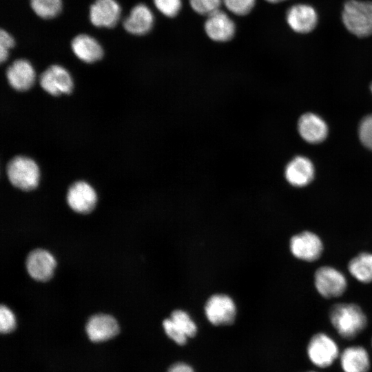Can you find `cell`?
I'll return each mask as SVG.
<instances>
[{
	"instance_id": "obj_15",
	"label": "cell",
	"mask_w": 372,
	"mask_h": 372,
	"mask_svg": "<svg viewBox=\"0 0 372 372\" xmlns=\"http://www.w3.org/2000/svg\"><path fill=\"white\" fill-rule=\"evenodd\" d=\"M85 331L91 341L98 342L116 336L119 332V327L114 318L99 313L92 316L88 320Z\"/></svg>"
},
{
	"instance_id": "obj_27",
	"label": "cell",
	"mask_w": 372,
	"mask_h": 372,
	"mask_svg": "<svg viewBox=\"0 0 372 372\" xmlns=\"http://www.w3.org/2000/svg\"><path fill=\"white\" fill-rule=\"evenodd\" d=\"M163 326L166 334L176 343L180 345L186 343L187 336L178 327L171 318L164 320Z\"/></svg>"
},
{
	"instance_id": "obj_26",
	"label": "cell",
	"mask_w": 372,
	"mask_h": 372,
	"mask_svg": "<svg viewBox=\"0 0 372 372\" xmlns=\"http://www.w3.org/2000/svg\"><path fill=\"white\" fill-rule=\"evenodd\" d=\"M156 9L164 16L174 17L180 12L182 0H153Z\"/></svg>"
},
{
	"instance_id": "obj_7",
	"label": "cell",
	"mask_w": 372,
	"mask_h": 372,
	"mask_svg": "<svg viewBox=\"0 0 372 372\" xmlns=\"http://www.w3.org/2000/svg\"><path fill=\"white\" fill-rule=\"evenodd\" d=\"M286 21L293 32L307 34L316 28L318 22V15L316 9L311 5L297 3L287 10Z\"/></svg>"
},
{
	"instance_id": "obj_12",
	"label": "cell",
	"mask_w": 372,
	"mask_h": 372,
	"mask_svg": "<svg viewBox=\"0 0 372 372\" xmlns=\"http://www.w3.org/2000/svg\"><path fill=\"white\" fill-rule=\"evenodd\" d=\"M97 200L95 190L85 181L73 183L67 193V202L70 208L80 214H87L94 207Z\"/></svg>"
},
{
	"instance_id": "obj_11",
	"label": "cell",
	"mask_w": 372,
	"mask_h": 372,
	"mask_svg": "<svg viewBox=\"0 0 372 372\" xmlns=\"http://www.w3.org/2000/svg\"><path fill=\"white\" fill-rule=\"evenodd\" d=\"M204 29L209 39L217 42L231 40L236 32V25L230 17L218 10L207 16Z\"/></svg>"
},
{
	"instance_id": "obj_22",
	"label": "cell",
	"mask_w": 372,
	"mask_h": 372,
	"mask_svg": "<svg viewBox=\"0 0 372 372\" xmlns=\"http://www.w3.org/2000/svg\"><path fill=\"white\" fill-rule=\"evenodd\" d=\"M30 4L33 12L43 19L56 17L62 9V0H30Z\"/></svg>"
},
{
	"instance_id": "obj_6",
	"label": "cell",
	"mask_w": 372,
	"mask_h": 372,
	"mask_svg": "<svg viewBox=\"0 0 372 372\" xmlns=\"http://www.w3.org/2000/svg\"><path fill=\"white\" fill-rule=\"evenodd\" d=\"M205 312L208 320L214 325L231 324L236 309L233 300L225 294L211 296L206 302Z\"/></svg>"
},
{
	"instance_id": "obj_5",
	"label": "cell",
	"mask_w": 372,
	"mask_h": 372,
	"mask_svg": "<svg viewBox=\"0 0 372 372\" xmlns=\"http://www.w3.org/2000/svg\"><path fill=\"white\" fill-rule=\"evenodd\" d=\"M314 280L317 291L324 298L340 296L347 288V280L344 274L331 267L324 266L318 269Z\"/></svg>"
},
{
	"instance_id": "obj_4",
	"label": "cell",
	"mask_w": 372,
	"mask_h": 372,
	"mask_svg": "<svg viewBox=\"0 0 372 372\" xmlns=\"http://www.w3.org/2000/svg\"><path fill=\"white\" fill-rule=\"evenodd\" d=\"M340 354L335 341L324 333L313 335L307 347L308 359L318 368L329 367L339 358Z\"/></svg>"
},
{
	"instance_id": "obj_34",
	"label": "cell",
	"mask_w": 372,
	"mask_h": 372,
	"mask_svg": "<svg viewBox=\"0 0 372 372\" xmlns=\"http://www.w3.org/2000/svg\"><path fill=\"white\" fill-rule=\"evenodd\" d=\"M309 372H316V371H309Z\"/></svg>"
},
{
	"instance_id": "obj_25",
	"label": "cell",
	"mask_w": 372,
	"mask_h": 372,
	"mask_svg": "<svg viewBox=\"0 0 372 372\" xmlns=\"http://www.w3.org/2000/svg\"><path fill=\"white\" fill-rule=\"evenodd\" d=\"M223 0H189L191 8L201 15H209L220 10Z\"/></svg>"
},
{
	"instance_id": "obj_1",
	"label": "cell",
	"mask_w": 372,
	"mask_h": 372,
	"mask_svg": "<svg viewBox=\"0 0 372 372\" xmlns=\"http://www.w3.org/2000/svg\"><path fill=\"white\" fill-rule=\"evenodd\" d=\"M330 321L338 333L344 339H353L366 326L367 319L361 308L353 303L334 305L330 311Z\"/></svg>"
},
{
	"instance_id": "obj_32",
	"label": "cell",
	"mask_w": 372,
	"mask_h": 372,
	"mask_svg": "<svg viewBox=\"0 0 372 372\" xmlns=\"http://www.w3.org/2000/svg\"><path fill=\"white\" fill-rule=\"evenodd\" d=\"M269 3H280V2H282V1H285L287 0H265Z\"/></svg>"
},
{
	"instance_id": "obj_29",
	"label": "cell",
	"mask_w": 372,
	"mask_h": 372,
	"mask_svg": "<svg viewBox=\"0 0 372 372\" xmlns=\"http://www.w3.org/2000/svg\"><path fill=\"white\" fill-rule=\"evenodd\" d=\"M359 136L362 143L372 149V115L367 116L360 123Z\"/></svg>"
},
{
	"instance_id": "obj_24",
	"label": "cell",
	"mask_w": 372,
	"mask_h": 372,
	"mask_svg": "<svg viewBox=\"0 0 372 372\" xmlns=\"http://www.w3.org/2000/svg\"><path fill=\"white\" fill-rule=\"evenodd\" d=\"M256 1V0H223V3L231 13L244 16L252 10Z\"/></svg>"
},
{
	"instance_id": "obj_14",
	"label": "cell",
	"mask_w": 372,
	"mask_h": 372,
	"mask_svg": "<svg viewBox=\"0 0 372 372\" xmlns=\"http://www.w3.org/2000/svg\"><path fill=\"white\" fill-rule=\"evenodd\" d=\"M154 23V16L152 10L144 3H138L131 9L123 25L128 33L142 36L152 30Z\"/></svg>"
},
{
	"instance_id": "obj_30",
	"label": "cell",
	"mask_w": 372,
	"mask_h": 372,
	"mask_svg": "<svg viewBox=\"0 0 372 372\" xmlns=\"http://www.w3.org/2000/svg\"><path fill=\"white\" fill-rule=\"evenodd\" d=\"M15 41L12 36L6 30L0 32V61L4 62L9 56V50L14 47Z\"/></svg>"
},
{
	"instance_id": "obj_19",
	"label": "cell",
	"mask_w": 372,
	"mask_h": 372,
	"mask_svg": "<svg viewBox=\"0 0 372 372\" xmlns=\"http://www.w3.org/2000/svg\"><path fill=\"white\" fill-rule=\"evenodd\" d=\"M285 176L291 185L303 187L313 180L314 168L309 159L303 156H297L286 166Z\"/></svg>"
},
{
	"instance_id": "obj_16",
	"label": "cell",
	"mask_w": 372,
	"mask_h": 372,
	"mask_svg": "<svg viewBox=\"0 0 372 372\" xmlns=\"http://www.w3.org/2000/svg\"><path fill=\"white\" fill-rule=\"evenodd\" d=\"M6 76L9 84L18 91L29 90L34 84L35 71L29 61L15 60L7 69Z\"/></svg>"
},
{
	"instance_id": "obj_35",
	"label": "cell",
	"mask_w": 372,
	"mask_h": 372,
	"mask_svg": "<svg viewBox=\"0 0 372 372\" xmlns=\"http://www.w3.org/2000/svg\"><path fill=\"white\" fill-rule=\"evenodd\" d=\"M371 346H372V340H371Z\"/></svg>"
},
{
	"instance_id": "obj_23",
	"label": "cell",
	"mask_w": 372,
	"mask_h": 372,
	"mask_svg": "<svg viewBox=\"0 0 372 372\" xmlns=\"http://www.w3.org/2000/svg\"><path fill=\"white\" fill-rule=\"evenodd\" d=\"M170 318L187 337L196 335L197 331L196 324L185 311L175 310L172 313Z\"/></svg>"
},
{
	"instance_id": "obj_9",
	"label": "cell",
	"mask_w": 372,
	"mask_h": 372,
	"mask_svg": "<svg viewBox=\"0 0 372 372\" xmlns=\"http://www.w3.org/2000/svg\"><path fill=\"white\" fill-rule=\"evenodd\" d=\"M290 249L296 258L313 262L321 256L323 246L320 238L316 234L311 231H304L291 238Z\"/></svg>"
},
{
	"instance_id": "obj_33",
	"label": "cell",
	"mask_w": 372,
	"mask_h": 372,
	"mask_svg": "<svg viewBox=\"0 0 372 372\" xmlns=\"http://www.w3.org/2000/svg\"><path fill=\"white\" fill-rule=\"evenodd\" d=\"M371 92H372V84H371Z\"/></svg>"
},
{
	"instance_id": "obj_21",
	"label": "cell",
	"mask_w": 372,
	"mask_h": 372,
	"mask_svg": "<svg viewBox=\"0 0 372 372\" xmlns=\"http://www.w3.org/2000/svg\"><path fill=\"white\" fill-rule=\"evenodd\" d=\"M348 269L358 280L369 283L372 282V254L361 253L351 260Z\"/></svg>"
},
{
	"instance_id": "obj_3",
	"label": "cell",
	"mask_w": 372,
	"mask_h": 372,
	"mask_svg": "<svg viewBox=\"0 0 372 372\" xmlns=\"http://www.w3.org/2000/svg\"><path fill=\"white\" fill-rule=\"evenodd\" d=\"M8 178L14 187L30 191L36 188L39 180V169L37 163L25 156H16L8 164Z\"/></svg>"
},
{
	"instance_id": "obj_18",
	"label": "cell",
	"mask_w": 372,
	"mask_h": 372,
	"mask_svg": "<svg viewBox=\"0 0 372 372\" xmlns=\"http://www.w3.org/2000/svg\"><path fill=\"white\" fill-rule=\"evenodd\" d=\"M71 48L79 59L87 63L99 61L104 53L101 43L87 34H79L74 37L71 41Z\"/></svg>"
},
{
	"instance_id": "obj_17",
	"label": "cell",
	"mask_w": 372,
	"mask_h": 372,
	"mask_svg": "<svg viewBox=\"0 0 372 372\" xmlns=\"http://www.w3.org/2000/svg\"><path fill=\"white\" fill-rule=\"evenodd\" d=\"M339 360L343 372H369L371 368L369 353L360 345L345 348L340 353Z\"/></svg>"
},
{
	"instance_id": "obj_8",
	"label": "cell",
	"mask_w": 372,
	"mask_h": 372,
	"mask_svg": "<svg viewBox=\"0 0 372 372\" xmlns=\"http://www.w3.org/2000/svg\"><path fill=\"white\" fill-rule=\"evenodd\" d=\"M41 87L53 96L70 94L73 87L72 77L68 71L61 65H52L40 76Z\"/></svg>"
},
{
	"instance_id": "obj_28",
	"label": "cell",
	"mask_w": 372,
	"mask_h": 372,
	"mask_svg": "<svg viewBox=\"0 0 372 372\" xmlns=\"http://www.w3.org/2000/svg\"><path fill=\"white\" fill-rule=\"evenodd\" d=\"M16 327V320L12 311L6 306L0 307V331L8 333L14 330Z\"/></svg>"
},
{
	"instance_id": "obj_13",
	"label": "cell",
	"mask_w": 372,
	"mask_h": 372,
	"mask_svg": "<svg viewBox=\"0 0 372 372\" xmlns=\"http://www.w3.org/2000/svg\"><path fill=\"white\" fill-rule=\"evenodd\" d=\"M55 267L54 258L46 250L42 249L33 250L27 257V271L36 280L41 282L48 280L52 276Z\"/></svg>"
},
{
	"instance_id": "obj_2",
	"label": "cell",
	"mask_w": 372,
	"mask_h": 372,
	"mask_svg": "<svg viewBox=\"0 0 372 372\" xmlns=\"http://www.w3.org/2000/svg\"><path fill=\"white\" fill-rule=\"evenodd\" d=\"M342 21L345 28L357 37L372 35V1H347L342 10Z\"/></svg>"
},
{
	"instance_id": "obj_31",
	"label": "cell",
	"mask_w": 372,
	"mask_h": 372,
	"mask_svg": "<svg viewBox=\"0 0 372 372\" xmlns=\"http://www.w3.org/2000/svg\"><path fill=\"white\" fill-rule=\"evenodd\" d=\"M167 372H194L193 369L185 363H176L171 366Z\"/></svg>"
},
{
	"instance_id": "obj_10",
	"label": "cell",
	"mask_w": 372,
	"mask_h": 372,
	"mask_svg": "<svg viewBox=\"0 0 372 372\" xmlns=\"http://www.w3.org/2000/svg\"><path fill=\"white\" fill-rule=\"evenodd\" d=\"M121 8L116 0H95L89 9L91 23L97 28H112L120 20Z\"/></svg>"
},
{
	"instance_id": "obj_20",
	"label": "cell",
	"mask_w": 372,
	"mask_h": 372,
	"mask_svg": "<svg viewBox=\"0 0 372 372\" xmlns=\"http://www.w3.org/2000/svg\"><path fill=\"white\" fill-rule=\"evenodd\" d=\"M298 128L302 138L311 143L322 141L328 132L324 121L312 113H307L300 118Z\"/></svg>"
}]
</instances>
